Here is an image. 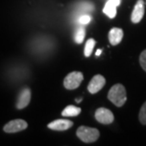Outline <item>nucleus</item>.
<instances>
[{"label": "nucleus", "instance_id": "1", "mask_svg": "<svg viewBox=\"0 0 146 146\" xmlns=\"http://www.w3.org/2000/svg\"><path fill=\"white\" fill-rule=\"evenodd\" d=\"M107 98L116 106L118 107L122 106L127 100L125 87L121 84H117L115 86H113L109 90Z\"/></svg>", "mask_w": 146, "mask_h": 146}, {"label": "nucleus", "instance_id": "2", "mask_svg": "<svg viewBox=\"0 0 146 146\" xmlns=\"http://www.w3.org/2000/svg\"><path fill=\"white\" fill-rule=\"evenodd\" d=\"M76 135L82 141L86 142V143H90V142H94L99 139L100 137V132L98 129L92 127L87 126H80L77 129Z\"/></svg>", "mask_w": 146, "mask_h": 146}, {"label": "nucleus", "instance_id": "3", "mask_svg": "<svg viewBox=\"0 0 146 146\" xmlns=\"http://www.w3.org/2000/svg\"><path fill=\"white\" fill-rule=\"evenodd\" d=\"M83 80H84V75L82 72L80 71L70 72L66 75V77L64 80V86L66 89L69 90L76 89L77 87H79Z\"/></svg>", "mask_w": 146, "mask_h": 146}, {"label": "nucleus", "instance_id": "4", "mask_svg": "<svg viewBox=\"0 0 146 146\" xmlns=\"http://www.w3.org/2000/svg\"><path fill=\"white\" fill-rule=\"evenodd\" d=\"M28 123L27 121L21 119H13V121H9L7 124H5L4 126V131L6 133H17L20 131H23L25 129H27Z\"/></svg>", "mask_w": 146, "mask_h": 146}, {"label": "nucleus", "instance_id": "5", "mask_svg": "<svg viewBox=\"0 0 146 146\" xmlns=\"http://www.w3.org/2000/svg\"><path fill=\"white\" fill-rule=\"evenodd\" d=\"M95 119L103 124H110L114 121V115L109 109L101 107L96 110L95 112Z\"/></svg>", "mask_w": 146, "mask_h": 146}, {"label": "nucleus", "instance_id": "6", "mask_svg": "<svg viewBox=\"0 0 146 146\" xmlns=\"http://www.w3.org/2000/svg\"><path fill=\"white\" fill-rule=\"evenodd\" d=\"M106 84V78L103 75L97 74L91 79V81L89 82L87 89L91 94H95V93L99 92L100 90L103 88Z\"/></svg>", "mask_w": 146, "mask_h": 146}, {"label": "nucleus", "instance_id": "7", "mask_svg": "<svg viewBox=\"0 0 146 146\" xmlns=\"http://www.w3.org/2000/svg\"><path fill=\"white\" fill-rule=\"evenodd\" d=\"M31 99V91L30 88L25 87L24 89L21 90L20 94L17 99V103H16V107L18 109H23L25 107H27L29 106Z\"/></svg>", "mask_w": 146, "mask_h": 146}, {"label": "nucleus", "instance_id": "8", "mask_svg": "<svg viewBox=\"0 0 146 146\" xmlns=\"http://www.w3.org/2000/svg\"><path fill=\"white\" fill-rule=\"evenodd\" d=\"M144 15V2L143 0H138L136 3L135 8L133 10L132 15H131V21L133 23H139L141 21L142 17Z\"/></svg>", "mask_w": 146, "mask_h": 146}, {"label": "nucleus", "instance_id": "9", "mask_svg": "<svg viewBox=\"0 0 146 146\" xmlns=\"http://www.w3.org/2000/svg\"><path fill=\"white\" fill-rule=\"evenodd\" d=\"M73 122L69 119H55L48 124V127L55 131H65L72 127Z\"/></svg>", "mask_w": 146, "mask_h": 146}, {"label": "nucleus", "instance_id": "10", "mask_svg": "<svg viewBox=\"0 0 146 146\" xmlns=\"http://www.w3.org/2000/svg\"><path fill=\"white\" fill-rule=\"evenodd\" d=\"M123 38V31L119 28H112L108 33V39L111 45L117 46Z\"/></svg>", "mask_w": 146, "mask_h": 146}, {"label": "nucleus", "instance_id": "11", "mask_svg": "<svg viewBox=\"0 0 146 146\" xmlns=\"http://www.w3.org/2000/svg\"><path fill=\"white\" fill-rule=\"evenodd\" d=\"M103 11L106 15H107L109 18L112 19L117 15V6L115 4H113L109 0H107V2L106 3V5L104 7Z\"/></svg>", "mask_w": 146, "mask_h": 146}, {"label": "nucleus", "instance_id": "12", "mask_svg": "<svg viewBox=\"0 0 146 146\" xmlns=\"http://www.w3.org/2000/svg\"><path fill=\"white\" fill-rule=\"evenodd\" d=\"M80 107L74 106H68L62 111L63 117H76L81 113Z\"/></svg>", "mask_w": 146, "mask_h": 146}, {"label": "nucleus", "instance_id": "13", "mask_svg": "<svg viewBox=\"0 0 146 146\" xmlns=\"http://www.w3.org/2000/svg\"><path fill=\"white\" fill-rule=\"evenodd\" d=\"M84 36H86V30H84V27H79L75 31V42L77 44H81L83 43V41L84 39Z\"/></svg>", "mask_w": 146, "mask_h": 146}, {"label": "nucleus", "instance_id": "14", "mask_svg": "<svg viewBox=\"0 0 146 146\" xmlns=\"http://www.w3.org/2000/svg\"><path fill=\"white\" fill-rule=\"evenodd\" d=\"M96 41L94 39H88L86 43V46H84V56L89 57L91 55L93 48L95 46Z\"/></svg>", "mask_w": 146, "mask_h": 146}, {"label": "nucleus", "instance_id": "15", "mask_svg": "<svg viewBox=\"0 0 146 146\" xmlns=\"http://www.w3.org/2000/svg\"><path fill=\"white\" fill-rule=\"evenodd\" d=\"M139 121L142 124H146V102L142 104L141 110H139Z\"/></svg>", "mask_w": 146, "mask_h": 146}, {"label": "nucleus", "instance_id": "16", "mask_svg": "<svg viewBox=\"0 0 146 146\" xmlns=\"http://www.w3.org/2000/svg\"><path fill=\"white\" fill-rule=\"evenodd\" d=\"M91 21V16L88 14H83L78 18V23L81 25H86Z\"/></svg>", "mask_w": 146, "mask_h": 146}, {"label": "nucleus", "instance_id": "17", "mask_svg": "<svg viewBox=\"0 0 146 146\" xmlns=\"http://www.w3.org/2000/svg\"><path fill=\"white\" fill-rule=\"evenodd\" d=\"M139 64H141V68H143V70L146 71V49L141 53V56H139Z\"/></svg>", "mask_w": 146, "mask_h": 146}, {"label": "nucleus", "instance_id": "18", "mask_svg": "<svg viewBox=\"0 0 146 146\" xmlns=\"http://www.w3.org/2000/svg\"><path fill=\"white\" fill-rule=\"evenodd\" d=\"M109 1H111L113 3V4H115L117 7H118V6L121 4V0H109Z\"/></svg>", "mask_w": 146, "mask_h": 146}, {"label": "nucleus", "instance_id": "19", "mask_svg": "<svg viewBox=\"0 0 146 146\" xmlns=\"http://www.w3.org/2000/svg\"><path fill=\"white\" fill-rule=\"evenodd\" d=\"M102 51H103L102 49H98L97 52H96V55H97V56H99V55H101V54H102Z\"/></svg>", "mask_w": 146, "mask_h": 146}, {"label": "nucleus", "instance_id": "20", "mask_svg": "<svg viewBox=\"0 0 146 146\" xmlns=\"http://www.w3.org/2000/svg\"><path fill=\"white\" fill-rule=\"evenodd\" d=\"M76 102H77V103H80V102L82 101V99H76V100H75Z\"/></svg>", "mask_w": 146, "mask_h": 146}]
</instances>
